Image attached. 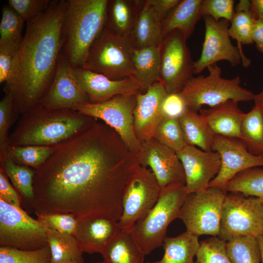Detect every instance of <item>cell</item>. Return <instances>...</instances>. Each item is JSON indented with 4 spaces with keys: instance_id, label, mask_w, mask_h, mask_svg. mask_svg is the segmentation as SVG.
Returning a JSON list of instances; mask_svg holds the SVG:
<instances>
[{
    "instance_id": "obj_1",
    "label": "cell",
    "mask_w": 263,
    "mask_h": 263,
    "mask_svg": "<svg viewBox=\"0 0 263 263\" xmlns=\"http://www.w3.org/2000/svg\"><path fill=\"white\" fill-rule=\"evenodd\" d=\"M117 133L94 121L78 134L53 146L35 169V213L97 215L118 221L125 188L139 166Z\"/></svg>"
},
{
    "instance_id": "obj_2",
    "label": "cell",
    "mask_w": 263,
    "mask_h": 263,
    "mask_svg": "<svg viewBox=\"0 0 263 263\" xmlns=\"http://www.w3.org/2000/svg\"><path fill=\"white\" fill-rule=\"evenodd\" d=\"M67 0H52L48 7L26 23L22 41L5 83L19 113L36 108L54 78L62 47V28Z\"/></svg>"
},
{
    "instance_id": "obj_3",
    "label": "cell",
    "mask_w": 263,
    "mask_h": 263,
    "mask_svg": "<svg viewBox=\"0 0 263 263\" xmlns=\"http://www.w3.org/2000/svg\"><path fill=\"white\" fill-rule=\"evenodd\" d=\"M93 119L72 109L51 110L38 105L23 113L8 144L54 146L85 130L95 121Z\"/></svg>"
},
{
    "instance_id": "obj_4",
    "label": "cell",
    "mask_w": 263,
    "mask_h": 263,
    "mask_svg": "<svg viewBox=\"0 0 263 263\" xmlns=\"http://www.w3.org/2000/svg\"><path fill=\"white\" fill-rule=\"evenodd\" d=\"M108 0H67L61 54L73 67H82L105 26Z\"/></svg>"
},
{
    "instance_id": "obj_5",
    "label": "cell",
    "mask_w": 263,
    "mask_h": 263,
    "mask_svg": "<svg viewBox=\"0 0 263 263\" xmlns=\"http://www.w3.org/2000/svg\"><path fill=\"white\" fill-rule=\"evenodd\" d=\"M187 195L185 185L161 188L154 206L134 225L130 233L145 255L163 245L168 227L173 220L179 218Z\"/></svg>"
},
{
    "instance_id": "obj_6",
    "label": "cell",
    "mask_w": 263,
    "mask_h": 263,
    "mask_svg": "<svg viewBox=\"0 0 263 263\" xmlns=\"http://www.w3.org/2000/svg\"><path fill=\"white\" fill-rule=\"evenodd\" d=\"M207 69L208 75L193 76L180 92L188 109L198 112L203 105L212 107L228 100H253L254 94L240 85L239 76L232 79L222 77L217 63Z\"/></svg>"
},
{
    "instance_id": "obj_7",
    "label": "cell",
    "mask_w": 263,
    "mask_h": 263,
    "mask_svg": "<svg viewBox=\"0 0 263 263\" xmlns=\"http://www.w3.org/2000/svg\"><path fill=\"white\" fill-rule=\"evenodd\" d=\"M133 48L130 38L104 27L90 47L82 67L114 80L133 76Z\"/></svg>"
},
{
    "instance_id": "obj_8",
    "label": "cell",
    "mask_w": 263,
    "mask_h": 263,
    "mask_svg": "<svg viewBox=\"0 0 263 263\" xmlns=\"http://www.w3.org/2000/svg\"><path fill=\"white\" fill-rule=\"evenodd\" d=\"M227 192L224 188L209 187L187 194L179 218L184 223L186 231L198 237L202 235L219 236Z\"/></svg>"
},
{
    "instance_id": "obj_9",
    "label": "cell",
    "mask_w": 263,
    "mask_h": 263,
    "mask_svg": "<svg viewBox=\"0 0 263 263\" xmlns=\"http://www.w3.org/2000/svg\"><path fill=\"white\" fill-rule=\"evenodd\" d=\"M227 193L223 208L219 238L225 242L242 237L263 235V203L256 197Z\"/></svg>"
},
{
    "instance_id": "obj_10",
    "label": "cell",
    "mask_w": 263,
    "mask_h": 263,
    "mask_svg": "<svg viewBox=\"0 0 263 263\" xmlns=\"http://www.w3.org/2000/svg\"><path fill=\"white\" fill-rule=\"evenodd\" d=\"M136 94H118L101 103L85 102L73 110L102 120L113 129L128 149L137 155L142 147L134 128L133 112L136 105Z\"/></svg>"
},
{
    "instance_id": "obj_11",
    "label": "cell",
    "mask_w": 263,
    "mask_h": 263,
    "mask_svg": "<svg viewBox=\"0 0 263 263\" xmlns=\"http://www.w3.org/2000/svg\"><path fill=\"white\" fill-rule=\"evenodd\" d=\"M0 245L35 250L48 245L47 229L21 207L0 199Z\"/></svg>"
},
{
    "instance_id": "obj_12",
    "label": "cell",
    "mask_w": 263,
    "mask_h": 263,
    "mask_svg": "<svg viewBox=\"0 0 263 263\" xmlns=\"http://www.w3.org/2000/svg\"><path fill=\"white\" fill-rule=\"evenodd\" d=\"M161 189L153 173L139 165L124 191L122 213L118 221L120 230L130 232L135 223L143 219L154 206Z\"/></svg>"
},
{
    "instance_id": "obj_13",
    "label": "cell",
    "mask_w": 263,
    "mask_h": 263,
    "mask_svg": "<svg viewBox=\"0 0 263 263\" xmlns=\"http://www.w3.org/2000/svg\"><path fill=\"white\" fill-rule=\"evenodd\" d=\"M187 39L175 30L165 36L160 45V82L167 94L180 92L193 77L194 63Z\"/></svg>"
},
{
    "instance_id": "obj_14",
    "label": "cell",
    "mask_w": 263,
    "mask_h": 263,
    "mask_svg": "<svg viewBox=\"0 0 263 263\" xmlns=\"http://www.w3.org/2000/svg\"><path fill=\"white\" fill-rule=\"evenodd\" d=\"M203 18L205 38L201 55L195 61L194 74H198L209 66L222 60L228 61L232 66L242 63L244 67H247L250 60L231 41L228 32L230 22L225 19L216 21L208 16Z\"/></svg>"
},
{
    "instance_id": "obj_15",
    "label": "cell",
    "mask_w": 263,
    "mask_h": 263,
    "mask_svg": "<svg viewBox=\"0 0 263 263\" xmlns=\"http://www.w3.org/2000/svg\"><path fill=\"white\" fill-rule=\"evenodd\" d=\"M212 149L220 155L221 167L208 187L225 188L227 183L239 173L263 166V154L255 155L250 153L239 138L215 134Z\"/></svg>"
},
{
    "instance_id": "obj_16",
    "label": "cell",
    "mask_w": 263,
    "mask_h": 263,
    "mask_svg": "<svg viewBox=\"0 0 263 263\" xmlns=\"http://www.w3.org/2000/svg\"><path fill=\"white\" fill-rule=\"evenodd\" d=\"M136 155L140 166L150 167L161 188L185 185L182 164L177 153L153 138L141 144Z\"/></svg>"
},
{
    "instance_id": "obj_17",
    "label": "cell",
    "mask_w": 263,
    "mask_h": 263,
    "mask_svg": "<svg viewBox=\"0 0 263 263\" xmlns=\"http://www.w3.org/2000/svg\"><path fill=\"white\" fill-rule=\"evenodd\" d=\"M88 102L87 95L74 75L73 67L60 53L53 81L38 105L51 110H73Z\"/></svg>"
},
{
    "instance_id": "obj_18",
    "label": "cell",
    "mask_w": 263,
    "mask_h": 263,
    "mask_svg": "<svg viewBox=\"0 0 263 263\" xmlns=\"http://www.w3.org/2000/svg\"><path fill=\"white\" fill-rule=\"evenodd\" d=\"M176 153L184 168L187 194L207 188L220 170L219 154L214 151H206L190 145H187Z\"/></svg>"
},
{
    "instance_id": "obj_19",
    "label": "cell",
    "mask_w": 263,
    "mask_h": 263,
    "mask_svg": "<svg viewBox=\"0 0 263 263\" xmlns=\"http://www.w3.org/2000/svg\"><path fill=\"white\" fill-rule=\"evenodd\" d=\"M73 71L92 103L103 102L118 94H136L141 92L133 76L114 80L83 67H73Z\"/></svg>"
},
{
    "instance_id": "obj_20",
    "label": "cell",
    "mask_w": 263,
    "mask_h": 263,
    "mask_svg": "<svg viewBox=\"0 0 263 263\" xmlns=\"http://www.w3.org/2000/svg\"><path fill=\"white\" fill-rule=\"evenodd\" d=\"M167 93L161 82L150 86L144 93L136 94V105L133 112L134 128L140 142L153 137L155 130L164 118L161 104Z\"/></svg>"
},
{
    "instance_id": "obj_21",
    "label": "cell",
    "mask_w": 263,
    "mask_h": 263,
    "mask_svg": "<svg viewBox=\"0 0 263 263\" xmlns=\"http://www.w3.org/2000/svg\"><path fill=\"white\" fill-rule=\"evenodd\" d=\"M120 230L118 221L90 215L78 218L74 235L84 252L101 254L108 243Z\"/></svg>"
},
{
    "instance_id": "obj_22",
    "label": "cell",
    "mask_w": 263,
    "mask_h": 263,
    "mask_svg": "<svg viewBox=\"0 0 263 263\" xmlns=\"http://www.w3.org/2000/svg\"><path fill=\"white\" fill-rule=\"evenodd\" d=\"M238 102L228 100L208 109H202L200 113L215 134L240 139L245 113L240 109Z\"/></svg>"
},
{
    "instance_id": "obj_23",
    "label": "cell",
    "mask_w": 263,
    "mask_h": 263,
    "mask_svg": "<svg viewBox=\"0 0 263 263\" xmlns=\"http://www.w3.org/2000/svg\"><path fill=\"white\" fill-rule=\"evenodd\" d=\"M163 38L162 22L147 0H144L130 37L133 47L140 49L160 46Z\"/></svg>"
},
{
    "instance_id": "obj_24",
    "label": "cell",
    "mask_w": 263,
    "mask_h": 263,
    "mask_svg": "<svg viewBox=\"0 0 263 263\" xmlns=\"http://www.w3.org/2000/svg\"><path fill=\"white\" fill-rule=\"evenodd\" d=\"M202 0H180L162 21L163 38L172 31H180L187 39L201 18Z\"/></svg>"
},
{
    "instance_id": "obj_25",
    "label": "cell",
    "mask_w": 263,
    "mask_h": 263,
    "mask_svg": "<svg viewBox=\"0 0 263 263\" xmlns=\"http://www.w3.org/2000/svg\"><path fill=\"white\" fill-rule=\"evenodd\" d=\"M143 1L108 0L104 27L119 35L130 38Z\"/></svg>"
},
{
    "instance_id": "obj_26",
    "label": "cell",
    "mask_w": 263,
    "mask_h": 263,
    "mask_svg": "<svg viewBox=\"0 0 263 263\" xmlns=\"http://www.w3.org/2000/svg\"><path fill=\"white\" fill-rule=\"evenodd\" d=\"M132 59L135 71L133 76L141 91L146 92L153 84L160 82V46L133 48Z\"/></svg>"
},
{
    "instance_id": "obj_27",
    "label": "cell",
    "mask_w": 263,
    "mask_h": 263,
    "mask_svg": "<svg viewBox=\"0 0 263 263\" xmlns=\"http://www.w3.org/2000/svg\"><path fill=\"white\" fill-rule=\"evenodd\" d=\"M107 263H143L146 255L130 232L120 230L101 253Z\"/></svg>"
},
{
    "instance_id": "obj_28",
    "label": "cell",
    "mask_w": 263,
    "mask_h": 263,
    "mask_svg": "<svg viewBox=\"0 0 263 263\" xmlns=\"http://www.w3.org/2000/svg\"><path fill=\"white\" fill-rule=\"evenodd\" d=\"M179 120L188 145L198 147L206 151H213L215 134L200 113L187 109Z\"/></svg>"
},
{
    "instance_id": "obj_29",
    "label": "cell",
    "mask_w": 263,
    "mask_h": 263,
    "mask_svg": "<svg viewBox=\"0 0 263 263\" xmlns=\"http://www.w3.org/2000/svg\"><path fill=\"white\" fill-rule=\"evenodd\" d=\"M199 245L198 237L187 231L176 237H166L163 244L162 258L147 263H194L193 258Z\"/></svg>"
},
{
    "instance_id": "obj_30",
    "label": "cell",
    "mask_w": 263,
    "mask_h": 263,
    "mask_svg": "<svg viewBox=\"0 0 263 263\" xmlns=\"http://www.w3.org/2000/svg\"><path fill=\"white\" fill-rule=\"evenodd\" d=\"M46 229L51 263H84V252L74 235Z\"/></svg>"
},
{
    "instance_id": "obj_31",
    "label": "cell",
    "mask_w": 263,
    "mask_h": 263,
    "mask_svg": "<svg viewBox=\"0 0 263 263\" xmlns=\"http://www.w3.org/2000/svg\"><path fill=\"white\" fill-rule=\"evenodd\" d=\"M0 23V50L16 52L23 37L24 22L8 4L2 7Z\"/></svg>"
},
{
    "instance_id": "obj_32",
    "label": "cell",
    "mask_w": 263,
    "mask_h": 263,
    "mask_svg": "<svg viewBox=\"0 0 263 263\" xmlns=\"http://www.w3.org/2000/svg\"><path fill=\"white\" fill-rule=\"evenodd\" d=\"M240 139L251 154H263V115L256 105L244 114Z\"/></svg>"
},
{
    "instance_id": "obj_33",
    "label": "cell",
    "mask_w": 263,
    "mask_h": 263,
    "mask_svg": "<svg viewBox=\"0 0 263 263\" xmlns=\"http://www.w3.org/2000/svg\"><path fill=\"white\" fill-rule=\"evenodd\" d=\"M1 167L20 194L30 202L34 198L35 169L15 162L6 152L0 154Z\"/></svg>"
},
{
    "instance_id": "obj_34",
    "label": "cell",
    "mask_w": 263,
    "mask_h": 263,
    "mask_svg": "<svg viewBox=\"0 0 263 263\" xmlns=\"http://www.w3.org/2000/svg\"><path fill=\"white\" fill-rule=\"evenodd\" d=\"M227 191L259 198L263 203V169L255 167L243 171L226 185Z\"/></svg>"
},
{
    "instance_id": "obj_35",
    "label": "cell",
    "mask_w": 263,
    "mask_h": 263,
    "mask_svg": "<svg viewBox=\"0 0 263 263\" xmlns=\"http://www.w3.org/2000/svg\"><path fill=\"white\" fill-rule=\"evenodd\" d=\"M226 249L232 263H261V253L257 238L242 237L226 242Z\"/></svg>"
},
{
    "instance_id": "obj_36",
    "label": "cell",
    "mask_w": 263,
    "mask_h": 263,
    "mask_svg": "<svg viewBox=\"0 0 263 263\" xmlns=\"http://www.w3.org/2000/svg\"><path fill=\"white\" fill-rule=\"evenodd\" d=\"M53 150V146L8 145L6 152L16 163L35 169L41 166Z\"/></svg>"
},
{
    "instance_id": "obj_37",
    "label": "cell",
    "mask_w": 263,
    "mask_h": 263,
    "mask_svg": "<svg viewBox=\"0 0 263 263\" xmlns=\"http://www.w3.org/2000/svg\"><path fill=\"white\" fill-rule=\"evenodd\" d=\"M152 138L176 153L188 145L179 118L164 117L157 126Z\"/></svg>"
},
{
    "instance_id": "obj_38",
    "label": "cell",
    "mask_w": 263,
    "mask_h": 263,
    "mask_svg": "<svg viewBox=\"0 0 263 263\" xmlns=\"http://www.w3.org/2000/svg\"><path fill=\"white\" fill-rule=\"evenodd\" d=\"M49 245L35 250L0 246V263H51Z\"/></svg>"
},
{
    "instance_id": "obj_39",
    "label": "cell",
    "mask_w": 263,
    "mask_h": 263,
    "mask_svg": "<svg viewBox=\"0 0 263 263\" xmlns=\"http://www.w3.org/2000/svg\"><path fill=\"white\" fill-rule=\"evenodd\" d=\"M255 20L251 10H235L228 32L230 38L237 40L240 49L241 44L250 45L253 43L252 32Z\"/></svg>"
},
{
    "instance_id": "obj_40",
    "label": "cell",
    "mask_w": 263,
    "mask_h": 263,
    "mask_svg": "<svg viewBox=\"0 0 263 263\" xmlns=\"http://www.w3.org/2000/svg\"><path fill=\"white\" fill-rule=\"evenodd\" d=\"M194 263H232L228 257L226 242L212 237L200 242Z\"/></svg>"
},
{
    "instance_id": "obj_41",
    "label": "cell",
    "mask_w": 263,
    "mask_h": 263,
    "mask_svg": "<svg viewBox=\"0 0 263 263\" xmlns=\"http://www.w3.org/2000/svg\"><path fill=\"white\" fill-rule=\"evenodd\" d=\"M37 220L46 228L74 235L78 218L70 213H36Z\"/></svg>"
},
{
    "instance_id": "obj_42",
    "label": "cell",
    "mask_w": 263,
    "mask_h": 263,
    "mask_svg": "<svg viewBox=\"0 0 263 263\" xmlns=\"http://www.w3.org/2000/svg\"><path fill=\"white\" fill-rule=\"evenodd\" d=\"M19 113L11 93H6L0 102V150L5 152L8 145L9 130L14 120L15 113Z\"/></svg>"
},
{
    "instance_id": "obj_43",
    "label": "cell",
    "mask_w": 263,
    "mask_h": 263,
    "mask_svg": "<svg viewBox=\"0 0 263 263\" xmlns=\"http://www.w3.org/2000/svg\"><path fill=\"white\" fill-rule=\"evenodd\" d=\"M234 0H202L201 14L202 18L208 16L216 21L225 19L230 22L235 14Z\"/></svg>"
},
{
    "instance_id": "obj_44",
    "label": "cell",
    "mask_w": 263,
    "mask_h": 263,
    "mask_svg": "<svg viewBox=\"0 0 263 263\" xmlns=\"http://www.w3.org/2000/svg\"><path fill=\"white\" fill-rule=\"evenodd\" d=\"M50 2L49 0H9L8 4L27 23L42 13Z\"/></svg>"
},
{
    "instance_id": "obj_45",
    "label": "cell",
    "mask_w": 263,
    "mask_h": 263,
    "mask_svg": "<svg viewBox=\"0 0 263 263\" xmlns=\"http://www.w3.org/2000/svg\"><path fill=\"white\" fill-rule=\"evenodd\" d=\"M187 109L180 92L168 94L161 104L164 117L179 118Z\"/></svg>"
},
{
    "instance_id": "obj_46",
    "label": "cell",
    "mask_w": 263,
    "mask_h": 263,
    "mask_svg": "<svg viewBox=\"0 0 263 263\" xmlns=\"http://www.w3.org/2000/svg\"><path fill=\"white\" fill-rule=\"evenodd\" d=\"M0 199L7 203L21 207L18 194L9 183L3 169H0Z\"/></svg>"
},
{
    "instance_id": "obj_47",
    "label": "cell",
    "mask_w": 263,
    "mask_h": 263,
    "mask_svg": "<svg viewBox=\"0 0 263 263\" xmlns=\"http://www.w3.org/2000/svg\"><path fill=\"white\" fill-rule=\"evenodd\" d=\"M16 52L0 50V83H6L12 69L14 57Z\"/></svg>"
},
{
    "instance_id": "obj_48",
    "label": "cell",
    "mask_w": 263,
    "mask_h": 263,
    "mask_svg": "<svg viewBox=\"0 0 263 263\" xmlns=\"http://www.w3.org/2000/svg\"><path fill=\"white\" fill-rule=\"evenodd\" d=\"M162 22L170 11L179 2L180 0H147Z\"/></svg>"
},
{
    "instance_id": "obj_49",
    "label": "cell",
    "mask_w": 263,
    "mask_h": 263,
    "mask_svg": "<svg viewBox=\"0 0 263 263\" xmlns=\"http://www.w3.org/2000/svg\"><path fill=\"white\" fill-rule=\"evenodd\" d=\"M252 39L258 51L263 54V19H255L252 32Z\"/></svg>"
},
{
    "instance_id": "obj_50",
    "label": "cell",
    "mask_w": 263,
    "mask_h": 263,
    "mask_svg": "<svg viewBox=\"0 0 263 263\" xmlns=\"http://www.w3.org/2000/svg\"><path fill=\"white\" fill-rule=\"evenodd\" d=\"M251 3V11L255 19H263V0H252Z\"/></svg>"
},
{
    "instance_id": "obj_51",
    "label": "cell",
    "mask_w": 263,
    "mask_h": 263,
    "mask_svg": "<svg viewBox=\"0 0 263 263\" xmlns=\"http://www.w3.org/2000/svg\"><path fill=\"white\" fill-rule=\"evenodd\" d=\"M253 100L255 105L260 108L263 115V89L259 93L254 94Z\"/></svg>"
},
{
    "instance_id": "obj_52",
    "label": "cell",
    "mask_w": 263,
    "mask_h": 263,
    "mask_svg": "<svg viewBox=\"0 0 263 263\" xmlns=\"http://www.w3.org/2000/svg\"><path fill=\"white\" fill-rule=\"evenodd\" d=\"M261 253V263H263V235L257 238Z\"/></svg>"
},
{
    "instance_id": "obj_53",
    "label": "cell",
    "mask_w": 263,
    "mask_h": 263,
    "mask_svg": "<svg viewBox=\"0 0 263 263\" xmlns=\"http://www.w3.org/2000/svg\"><path fill=\"white\" fill-rule=\"evenodd\" d=\"M107 263L104 261L103 262H96V263Z\"/></svg>"
}]
</instances>
